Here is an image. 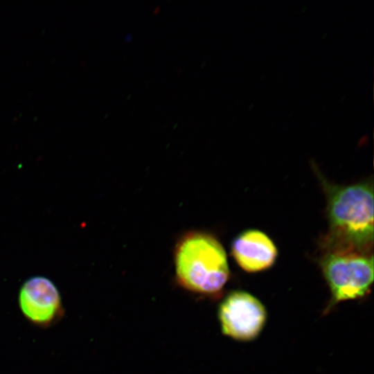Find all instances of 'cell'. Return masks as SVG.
<instances>
[{
    "label": "cell",
    "mask_w": 374,
    "mask_h": 374,
    "mask_svg": "<svg viewBox=\"0 0 374 374\" xmlns=\"http://www.w3.org/2000/svg\"><path fill=\"white\" fill-rule=\"evenodd\" d=\"M328 199L329 231L326 251L372 253L373 190L368 183L342 186L323 181Z\"/></svg>",
    "instance_id": "6da1fadb"
},
{
    "label": "cell",
    "mask_w": 374,
    "mask_h": 374,
    "mask_svg": "<svg viewBox=\"0 0 374 374\" xmlns=\"http://www.w3.org/2000/svg\"><path fill=\"white\" fill-rule=\"evenodd\" d=\"M178 283L190 291L215 294L229 277L225 251L213 236L190 233L181 238L175 252Z\"/></svg>",
    "instance_id": "7a4b0ae2"
},
{
    "label": "cell",
    "mask_w": 374,
    "mask_h": 374,
    "mask_svg": "<svg viewBox=\"0 0 374 374\" xmlns=\"http://www.w3.org/2000/svg\"><path fill=\"white\" fill-rule=\"evenodd\" d=\"M320 266L331 294L325 312L340 302L361 299L369 293L374 276L372 253L326 251Z\"/></svg>",
    "instance_id": "3957f363"
},
{
    "label": "cell",
    "mask_w": 374,
    "mask_h": 374,
    "mask_svg": "<svg viewBox=\"0 0 374 374\" xmlns=\"http://www.w3.org/2000/svg\"><path fill=\"white\" fill-rule=\"evenodd\" d=\"M222 332L239 341H251L262 330L267 312L262 303L244 291H234L226 296L219 307Z\"/></svg>",
    "instance_id": "277c9868"
},
{
    "label": "cell",
    "mask_w": 374,
    "mask_h": 374,
    "mask_svg": "<svg viewBox=\"0 0 374 374\" xmlns=\"http://www.w3.org/2000/svg\"><path fill=\"white\" fill-rule=\"evenodd\" d=\"M18 303L26 319L39 328L51 327L64 315L57 287L44 276H33L23 283L19 291Z\"/></svg>",
    "instance_id": "5b68a950"
},
{
    "label": "cell",
    "mask_w": 374,
    "mask_h": 374,
    "mask_svg": "<svg viewBox=\"0 0 374 374\" xmlns=\"http://www.w3.org/2000/svg\"><path fill=\"white\" fill-rule=\"evenodd\" d=\"M232 254L244 271L256 272L268 269L274 263L277 249L265 233L258 230H248L233 241Z\"/></svg>",
    "instance_id": "8992f818"
}]
</instances>
